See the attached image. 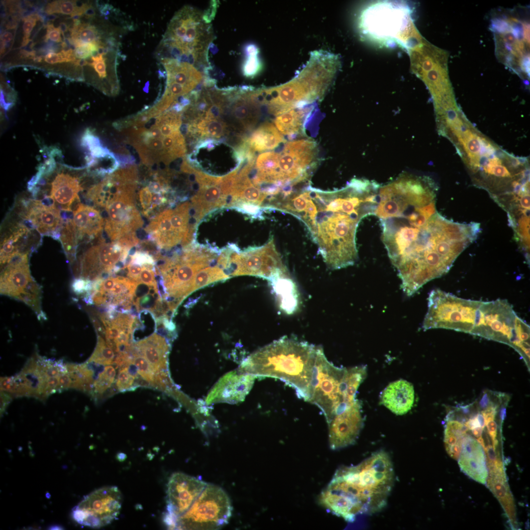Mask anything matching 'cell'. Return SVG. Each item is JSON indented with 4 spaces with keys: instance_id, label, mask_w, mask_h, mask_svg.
<instances>
[{
    "instance_id": "cell-1",
    "label": "cell",
    "mask_w": 530,
    "mask_h": 530,
    "mask_svg": "<svg viewBox=\"0 0 530 530\" xmlns=\"http://www.w3.org/2000/svg\"><path fill=\"white\" fill-rule=\"evenodd\" d=\"M379 187L374 181L358 179L333 191L309 186L285 200L278 210L301 220L327 266L340 269L358 260L357 229L363 218L374 214Z\"/></svg>"
},
{
    "instance_id": "cell-2",
    "label": "cell",
    "mask_w": 530,
    "mask_h": 530,
    "mask_svg": "<svg viewBox=\"0 0 530 530\" xmlns=\"http://www.w3.org/2000/svg\"><path fill=\"white\" fill-rule=\"evenodd\" d=\"M394 482L393 463L380 450L359 464L342 466L321 493L319 504L349 522L360 514H372L386 505Z\"/></svg>"
},
{
    "instance_id": "cell-3",
    "label": "cell",
    "mask_w": 530,
    "mask_h": 530,
    "mask_svg": "<svg viewBox=\"0 0 530 530\" xmlns=\"http://www.w3.org/2000/svg\"><path fill=\"white\" fill-rule=\"evenodd\" d=\"M321 346L282 337L255 351L238 370L256 376L279 379L307 401L313 369Z\"/></svg>"
},
{
    "instance_id": "cell-4",
    "label": "cell",
    "mask_w": 530,
    "mask_h": 530,
    "mask_svg": "<svg viewBox=\"0 0 530 530\" xmlns=\"http://www.w3.org/2000/svg\"><path fill=\"white\" fill-rule=\"evenodd\" d=\"M216 252L204 248L186 249L171 258H161L163 263L157 267L160 273L164 294L169 310L174 313L182 301L195 291L196 274L210 266L219 265ZM220 265V264H219Z\"/></svg>"
},
{
    "instance_id": "cell-5",
    "label": "cell",
    "mask_w": 530,
    "mask_h": 530,
    "mask_svg": "<svg viewBox=\"0 0 530 530\" xmlns=\"http://www.w3.org/2000/svg\"><path fill=\"white\" fill-rule=\"evenodd\" d=\"M481 302L433 290L428 297V310L422 328L424 330L444 328L472 334Z\"/></svg>"
},
{
    "instance_id": "cell-6",
    "label": "cell",
    "mask_w": 530,
    "mask_h": 530,
    "mask_svg": "<svg viewBox=\"0 0 530 530\" xmlns=\"http://www.w3.org/2000/svg\"><path fill=\"white\" fill-rule=\"evenodd\" d=\"M346 368L334 366L326 358L321 347L313 369L307 400L317 405L328 424L348 407L344 403L342 382Z\"/></svg>"
},
{
    "instance_id": "cell-7",
    "label": "cell",
    "mask_w": 530,
    "mask_h": 530,
    "mask_svg": "<svg viewBox=\"0 0 530 530\" xmlns=\"http://www.w3.org/2000/svg\"><path fill=\"white\" fill-rule=\"evenodd\" d=\"M137 180L122 181L111 201L105 207L104 230L112 241L136 236L143 220L137 207Z\"/></svg>"
},
{
    "instance_id": "cell-8",
    "label": "cell",
    "mask_w": 530,
    "mask_h": 530,
    "mask_svg": "<svg viewBox=\"0 0 530 530\" xmlns=\"http://www.w3.org/2000/svg\"><path fill=\"white\" fill-rule=\"evenodd\" d=\"M230 500L220 487L207 484L190 508L177 520L175 529L214 530L227 524L232 515Z\"/></svg>"
},
{
    "instance_id": "cell-9",
    "label": "cell",
    "mask_w": 530,
    "mask_h": 530,
    "mask_svg": "<svg viewBox=\"0 0 530 530\" xmlns=\"http://www.w3.org/2000/svg\"><path fill=\"white\" fill-rule=\"evenodd\" d=\"M497 56L518 73L529 72V26L514 17L493 20Z\"/></svg>"
},
{
    "instance_id": "cell-10",
    "label": "cell",
    "mask_w": 530,
    "mask_h": 530,
    "mask_svg": "<svg viewBox=\"0 0 530 530\" xmlns=\"http://www.w3.org/2000/svg\"><path fill=\"white\" fill-rule=\"evenodd\" d=\"M228 271L230 276H255L266 279L271 284L280 278L290 276L273 238L262 246L242 253L230 252Z\"/></svg>"
},
{
    "instance_id": "cell-11",
    "label": "cell",
    "mask_w": 530,
    "mask_h": 530,
    "mask_svg": "<svg viewBox=\"0 0 530 530\" xmlns=\"http://www.w3.org/2000/svg\"><path fill=\"white\" fill-rule=\"evenodd\" d=\"M410 8L395 2H381L367 8L361 19L365 34L378 40H398L411 24Z\"/></svg>"
},
{
    "instance_id": "cell-12",
    "label": "cell",
    "mask_w": 530,
    "mask_h": 530,
    "mask_svg": "<svg viewBox=\"0 0 530 530\" xmlns=\"http://www.w3.org/2000/svg\"><path fill=\"white\" fill-rule=\"evenodd\" d=\"M122 504V495L116 486L103 487L84 496L72 508L71 516L80 525L100 528L117 519Z\"/></svg>"
},
{
    "instance_id": "cell-13",
    "label": "cell",
    "mask_w": 530,
    "mask_h": 530,
    "mask_svg": "<svg viewBox=\"0 0 530 530\" xmlns=\"http://www.w3.org/2000/svg\"><path fill=\"white\" fill-rule=\"evenodd\" d=\"M519 318L505 299L481 301L472 334L511 344L523 343L517 337Z\"/></svg>"
},
{
    "instance_id": "cell-14",
    "label": "cell",
    "mask_w": 530,
    "mask_h": 530,
    "mask_svg": "<svg viewBox=\"0 0 530 530\" xmlns=\"http://www.w3.org/2000/svg\"><path fill=\"white\" fill-rule=\"evenodd\" d=\"M0 293L25 302L42 315L41 287L33 279L28 253H19L6 264L0 276Z\"/></svg>"
},
{
    "instance_id": "cell-15",
    "label": "cell",
    "mask_w": 530,
    "mask_h": 530,
    "mask_svg": "<svg viewBox=\"0 0 530 530\" xmlns=\"http://www.w3.org/2000/svg\"><path fill=\"white\" fill-rule=\"evenodd\" d=\"M130 249L118 241H102L89 248L80 262V275L90 281L102 279L105 275L120 270L124 266Z\"/></svg>"
},
{
    "instance_id": "cell-16",
    "label": "cell",
    "mask_w": 530,
    "mask_h": 530,
    "mask_svg": "<svg viewBox=\"0 0 530 530\" xmlns=\"http://www.w3.org/2000/svg\"><path fill=\"white\" fill-rule=\"evenodd\" d=\"M207 484L180 472L171 475L167 486V511L163 517L169 528L175 529L177 519L190 508Z\"/></svg>"
},
{
    "instance_id": "cell-17",
    "label": "cell",
    "mask_w": 530,
    "mask_h": 530,
    "mask_svg": "<svg viewBox=\"0 0 530 530\" xmlns=\"http://www.w3.org/2000/svg\"><path fill=\"white\" fill-rule=\"evenodd\" d=\"M72 168L55 163L51 181L34 177L29 183L32 187L45 186L44 190H49V196L61 210L71 212L73 204L80 201L79 194L82 190L80 178L70 172Z\"/></svg>"
},
{
    "instance_id": "cell-18",
    "label": "cell",
    "mask_w": 530,
    "mask_h": 530,
    "mask_svg": "<svg viewBox=\"0 0 530 530\" xmlns=\"http://www.w3.org/2000/svg\"><path fill=\"white\" fill-rule=\"evenodd\" d=\"M361 402L358 399L327 424L331 449L339 450L355 443L364 425Z\"/></svg>"
},
{
    "instance_id": "cell-19",
    "label": "cell",
    "mask_w": 530,
    "mask_h": 530,
    "mask_svg": "<svg viewBox=\"0 0 530 530\" xmlns=\"http://www.w3.org/2000/svg\"><path fill=\"white\" fill-rule=\"evenodd\" d=\"M22 217L30 228L42 235L59 239L63 218L53 201L46 196L44 199L24 200Z\"/></svg>"
},
{
    "instance_id": "cell-20",
    "label": "cell",
    "mask_w": 530,
    "mask_h": 530,
    "mask_svg": "<svg viewBox=\"0 0 530 530\" xmlns=\"http://www.w3.org/2000/svg\"><path fill=\"white\" fill-rule=\"evenodd\" d=\"M255 378V376L238 369L225 374L209 392L206 403L233 404L243 401L253 387Z\"/></svg>"
},
{
    "instance_id": "cell-21",
    "label": "cell",
    "mask_w": 530,
    "mask_h": 530,
    "mask_svg": "<svg viewBox=\"0 0 530 530\" xmlns=\"http://www.w3.org/2000/svg\"><path fill=\"white\" fill-rule=\"evenodd\" d=\"M415 392L413 385L404 379L390 383L382 392L380 402L398 415L407 413L413 407Z\"/></svg>"
},
{
    "instance_id": "cell-22",
    "label": "cell",
    "mask_w": 530,
    "mask_h": 530,
    "mask_svg": "<svg viewBox=\"0 0 530 530\" xmlns=\"http://www.w3.org/2000/svg\"><path fill=\"white\" fill-rule=\"evenodd\" d=\"M72 219L78 243L84 238L89 240L97 237L104 229V218L98 210L89 205L79 204Z\"/></svg>"
},
{
    "instance_id": "cell-23",
    "label": "cell",
    "mask_w": 530,
    "mask_h": 530,
    "mask_svg": "<svg viewBox=\"0 0 530 530\" xmlns=\"http://www.w3.org/2000/svg\"><path fill=\"white\" fill-rule=\"evenodd\" d=\"M136 352L143 355L156 372L165 371L167 369V356L169 346L163 336L154 333L137 342Z\"/></svg>"
},
{
    "instance_id": "cell-24",
    "label": "cell",
    "mask_w": 530,
    "mask_h": 530,
    "mask_svg": "<svg viewBox=\"0 0 530 530\" xmlns=\"http://www.w3.org/2000/svg\"><path fill=\"white\" fill-rule=\"evenodd\" d=\"M486 484L500 502L510 525L516 529L518 524L514 499L509 489L504 472H489Z\"/></svg>"
},
{
    "instance_id": "cell-25",
    "label": "cell",
    "mask_w": 530,
    "mask_h": 530,
    "mask_svg": "<svg viewBox=\"0 0 530 530\" xmlns=\"http://www.w3.org/2000/svg\"><path fill=\"white\" fill-rule=\"evenodd\" d=\"M162 63L166 70L167 81L180 84L189 91L193 90L202 80V75L200 71L189 63H181L170 59H163Z\"/></svg>"
},
{
    "instance_id": "cell-26",
    "label": "cell",
    "mask_w": 530,
    "mask_h": 530,
    "mask_svg": "<svg viewBox=\"0 0 530 530\" xmlns=\"http://www.w3.org/2000/svg\"><path fill=\"white\" fill-rule=\"evenodd\" d=\"M285 140L275 125L268 122L259 126L246 140L249 150L254 153L275 148Z\"/></svg>"
},
{
    "instance_id": "cell-27",
    "label": "cell",
    "mask_w": 530,
    "mask_h": 530,
    "mask_svg": "<svg viewBox=\"0 0 530 530\" xmlns=\"http://www.w3.org/2000/svg\"><path fill=\"white\" fill-rule=\"evenodd\" d=\"M312 107L306 106L296 107L276 117L274 124L283 135L292 136L301 132Z\"/></svg>"
},
{
    "instance_id": "cell-28",
    "label": "cell",
    "mask_w": 530,
    "mask_h": 530,
    "mask_svg": "<svg viewBox=\"0 0 530 530\" xmlns=\"http://www.w3.org/2000/svg\"><path fill=\"white\" fill-rule=\"evenodd\" d=\"M459 456L458 463L462 472L474 480L486 484L488 471L482 448L468 453H461Z\"/></svg>"
},
{
    "instance_id": "cell-29",
    "label": "cell",
    "mask_w": 530,
    "mask_h": 530,
    "mask_svg": "<svg viewBox=\"0 0 530 530\" xmlns=\"http://www.w3.org/2000/svg\"><path fill=\"white\" fill-rule=\"evenodd\" d=\"M271 285L280 308L288 314L294 313L298 306V293L291 276L280 278Z\"/></svg>"
},
{
    "instance_id": "cell-30",
    "label": "cell",
    "mask_w": 530,
    "mask_h": 530,
    "mask_svg": "<svg viewBox=\"0 0 530 530\" xmlns=\"http://www.w3.org/2000/svg\"><path fill=\"white\" fill-rule=\"evenodd\" d=\"M29 231L26 225H20L2 240L0 249L1 265H6L15 255L23 253L20 249Z\"/></svg>"
},
{
    "instance_id": "cell-31",
    "label": "cell",
    "mask_w": 530,
    "mask_h": 530,
    "mask_svg": "<svg viewBox=\"0 0 530 530\" xmlns=\"http://www.w3.org/2000/svg\"><path fill=\"white\" fill-rule=\"evenodd\" d=\"M367 371V367L363 365L346 368L343 378V386L344 400L347 405H351L356 400L357 391L366 377Z\"/></svg>"
},
{
    "instance_id": "cell-32",
    "label": "cell",
    "mask_w": 530,
    "mask_h": 530,
    "mask_svg": "<svg viewBox=\"0 0 530 530\" xmlns=\"http://www.w3.org/2000/svg\"><path fill=\"white\" fill-rule=\"evenodd\" d=\"M73 28L71 29V39L69 38V43L76 48L82 44H95L100 45V42L98 32L96 27L88 24H80L79 21L75 20Z\"/></svg>"
},
{
    "instance_id": "cell-33",
    "label": "cell",
    "mask_w": 530,
    "mask_h": 530,
    "mask_svg": "<svg viewBox=\"0 0 530 530\" xmlns=\"http://www.w3.org/2000/svg\"><path fill=\"white\" fill-rule=\"evenodd\" d=\"M62 224L60 230L59 240L62 243L66 255L70 263L76 258L77 244L78 243L76 229L73 219L62 218Z\"/></svg>"
},
{
    "instance_id": "cell-34",
    "label": "cell",
    "mask_w": 530,
    "mask_h": 530,
    "mask_svg": "<svg viewBox=\"0 0 530 530\" xmlns=\"http://www.w3.org/2000/svg\"><path fill=\"white\" fill-rule=\"evenodd\" d=\"M245 58L241 65V71L244 77L253 78L261 71L262 63L259 56V50L253 44H247L243 50Z\"/></svg>"
},
{
    "instance_id": "cell-35",
    "label": "cell",
    "mask_w": 530,
    "mask_h": 530,
    "mask_svg": "<svg viewBox=\"0 0 530 530\" xmlns=\"http://www.w3.org/2000/svg\"><path fill=\"white\" fill-rule=\"evenodd\" d=\"M87 7V3L78 6L76 1L74 0H55L46 5L45 12L48 14L61 13L71 15L74 17L84 14Z\"/></svg>"
},
{
    "instance_id": "cell-36",
    "label": "cell",
    "mask_w": 530,
    "mask_h": 530,
    "mask_svg": "<svg viewBox=\"0 0 530 530\" xmlns=\"http://www.w3.org/2000/svg\"><path fill=\"white\" fill-rule=\"evenodd\" d=\"M114 352L104 339L99 336L95 349L88 360V363H94L102 365H109L113 363Z\"/></svg>"
},
{
    "instance_id": "cell-37",
    "label": "cell",
    "mask_w": 530,
    "mask_h": 530,
    "mask_svg": "<svg viewBox=\"0 0 530 530\" xmlns=\"http://www.w3.org/2000/svg\"><path fill=\"white\" fill-rule=\"evenodd\" d=\"M115 375L116 371L113 367L110 365L106 366L93 383L95 392L98 394L105 392L112 384Z\"/></svg>"
},
{
    "instance_id": "cell-38",
    "label": "cell",
    "mask_w": 530,
    "mask_h": 530,
    "mask_svg": "<svg viewBox=\"0 0 530 530\" xmlns=\"http://www.w3.org/2000/svg\"><path fill=\"white\" fill-rule=\"evenodd\" d=\"M132 363L135 366L137 372L146 381L153 384L156 371L147 360L142 355L135 354L132 358Z\"/></svg>"
},
{
    "instance_id": "cell-39",
    "label": "cell",
    "mask_w": 530,
    "mask_h": 530,
    "mask_svg": "<svg viewBox=\"0 0 530 530\" xmlns=\"http://www.w3.org/2000/svg\"><path fill=\"white\" fill-rule=\"evenodd\" d=\"M135 375L130 371L129 366L121 368L116 380V386L121 392L132 390Z\"/></svg>"
},
{
    "instance_id": "cell-40",
    "label": "cell",
    "mask_w": 530,
    "mask_h": 530,
    "mask_svg": "<svg viewBox=\"0 0 530 530\" xmlns=\"http://www.w3.org/2000/svg\"><path fill=\"white\" fill-rule=\"evenodd\" d=\"M23 20L24 21L23 26L24 37L22 46L24 47L29 43L30 33L36 25V21L41 20V17L37 14H32L24 18Z\"/></svg>"
},
{
    "instance_id": "cell-41",
    "label": "cell",
    "mask_w": 530,
    "mask_h": 530,
    "mask_svg": "<svg viewBox=\"0 0 530 530\" xmlns=\"http://www.w3.org/2000/svg\"><path fill=\"white\" fill-rule=\"evenodd\" d=\"M103 55L98 53L97 55L92 56V62L89 63V65L93 67L101 78H105L106 76V67Z\"/></svg>"
},
{
    "instance_id": "cell-42",
    "label": "cell",
    "mask_w": 530,
    "mask_h": 530,
    "mask_svg": "<svg viewBox=\"0 0 530 530\" xmlns=\"http://www.w3.org/2000/svg\"><path fill=\"white\" fill-rule=\"evenodd\" d=\"M92 286L91 281L82 277H77L72 283V288L74 292L80 294L90 291Z\"/></svg>"
},
{
    "instance_id": "cell-43",
    "label": "cell",
    "mask_w": 530,
    "mask_h": 530,
    "mask_svg": "<svg viewBox=\"0 0 530 530\" xmlns=\"http://www.w3.org/2000/svg\"><path fill=\"white\" fill-rule=\"evenodd\" d=\"M0 389L16 395L17 391V384L14 377H2L0 378Z\"/></svg>"
},
{
    "instance_id": "cell-44",
    "label": "cell",
    "mask_w": 530,
    "mask_h": 530,
    "mask_svg": "<svg viewBox=\"0 0 530 530\" xmlns=\"http://www.w3.org/2000/svg\"><path fill=\"white\" fill-rule=\"evenodd\" d=\"M61 32H62L59 27H55L52 24L48 25L45 36V41L50 39L55 42H61Z\"/></svg>"
},
{
    "instance_id": "cell-45",
    "label": "cell",
    "mask_w": 530,
    "mask_h": 530,
    "mask_svg": "<svg viewBox=\"0 0 530 530\" xmlns=\"http://www.w3.org/2000/svg\"><path fill=\"white\" fill-rule=\"evenodd\" d=\"M485 425L487 427L488 434L492 441V446L494 450L498 444V441L496 439L497 434V424L494 420L487 422Z\"/></svg>"
},
{
    "instance_id": "cell-46",
    "label": "cell",
    "mask_w": 530,
    "mask_h": 530,
    "mask_svg": "<svg viewBox=\"0 0 530 530\" xmlns=\"http://www.w3.org/2000/svg\"><path fill=\"white\" fill-rule=\"evenodd\" d=\"M45 61L50 64L66 62L65 57L62 51L59 53H48L45 56Z\"/></svg>"
},
{
    "instance_id": "cell-47",
    "label": "cell",
    "mask_w": 530,
    "mask_h": 530,
    "mask_svg": "<svg viewBox=\"0 0 530 530\" xmlns=\"http://www.w3.org/2000/svg\"><path fill=\"white\" fill-rule=\"evenodd\" d=\"M217 3L215 0L212 1L210 7L202 15L203 19L205 23L208 24L211 22L214 17L216 8L218 6Z\"/></svg>"
},
{
    "instance_id": "cell-48",
    "label": "cell",
    "mask_w": 530,
    "mask_h": 530,
    "mask_svg": "<svg viewBox=\"0 0 530 530\" xmlns=\"http://www.w3.org/2000/svg\"><path fill=\"white\" fill-rule=\"evenodd\" d=\"M58 379L61 390L71 388L72 381L68 372L61 374L58 377Z\"/></svg>"
},
{
    "instance_id": "cell-49",
    "label": "cell",
    "mask_w": 530,
    "mask_h": 530,
    "mask_svg": "<svg viewBox=\"0 0 530 530\" xmlns=\"http://www.w3.org/2000/svg\"><path fill=\"white\" fill-rule=\"evenodd\" d=\"M497 414V407L495 406L490 405L481 411V414L484 417L485 424L490 421L494 420Z\"/></svg>"
},
{
    "instance_id": "cell-50",
    "label": "cell",
    "mask_w": 530,
    "mask_h": 530,
    "mask_svg": "<svg viewBox=\"0 0 530 530\" xmlns=\"http://www.w3.org/2000/svg\"><path fill=\"white\" fill-rule=\"evenodd\" d=\"M461 446L462 444H457L445 448L447 452L451 457L458 460L461 451Z\"/></svg>"
},
{
    "instance_id": "cell-51",
    "label": "cell",
    "mask_w": 530,
    "mask_h": 530,
    "mask_svg": "<svg viewBox=\"0 0 530 530\" xmlns=\"http://www.w3.org/2000/svg\"><path fill=\"white\" fill-rule=\"evenodd\" d=\"M11 397L3 391L0 392V414H3L6 407L11 401Z\"/></svg>"
},
{
    "instance_id": "cell-52",
    "label": "cell",
    "mask_w": 530,
    "mask_h": 530,
    "mask_svg": "<svg viewBox=\"0 0 530 530\" xmlns=\"http://www.w3.org/2000/svg\"><path fill=\"white\" fill-rule=\"evenodd\" d=\"M13 39L12 34L8 31H5L2 34L0 37L1 41V53H3L5 47V45Z\"/></svg>"
},
{
    "instance_id": "cell-53",
    "label": "cell",
    "mask_w": 530,
    "mask_h": 530,
    "mask_svg": "<svg viewBox=\"0 0 530 530\" xmlns=\"http://www.w3.org/2000/svg\"><path fill=\"white\" fill-rule=\"evenodd\" d=\"M465 425L468 430H472L475 427L480 426L476 416L470 418L468 421L466 422Z\"/></svg>"
},
{
    "instance_id": "cell-54",
    "label": "cell",
    "mask_w": 530,
    "mask_h": 530,
    "mask_svg": "<svg viewBox=\"0 0 530 530\" xmlns=\"http://www.w3.org/2000/svg\"><path fill=\"white\" fill-rule=\"evenodd\" d=\"M520 203L522 208L526 209H530V195L529 193L524 194L520 199Z\"/></svg>"
},
{
    "instance_id": "cell-55",
    "label": "cell",
    "mask_w": 530,
    "mask_h": 530,
    "mask_svg": "<svg viewBox=\"0 0 530 530\" xmlns=\"http://www.w3.org/2000/svg\"><path fill=\"white\" fill-rule=\"evenodd\" d=\"M489 402L490 398L488 394L484 393L479 402L480 407L484 409L489 406Z\"/></svg>"
},
{
    "instance_id": "cell-56",
    "label": "cell",
    "mask_w": 530,
    "mask_h": 530,
    "mask_svg": "<svg viewBox=\"0 0 530 530\" xmlns=\"http://www.w3.org/2000/svg\"><path fill=\"white\" fill-rule=\"evenodd\" d=\"M483 429L480 426H478L473 429L472 430L473 435L477 438L481 437Z\"/></svg>"
},
{
    "instance_id": "cell-57",
    "label": "cell",
    "mask_w": 530,
    "mask_h": 530,
    "mask_svg": "<svg viewBox=\"0 0 530 530\" xmlns=\"http://www.w3.org/2000/svg\"><path fill=\"white\" fill-rule=\"evenodd\" d=\"M84 14L87 17H93L95 15V12L94 8L91 5L89 4L88 7H87V8L85 10Z\"/></svg>"
},
{
    "instance_id": "cell-58",
    "label": "cell",
    "mask_w": 530,
    "mask_h": 530,
    "mask_svg": "<svg viewBox=\"0 0 530 530\" xmlns=\"http://www.w3.org/2000/svg\"><path fill=\"white\" fill-rule=\"evenodd\" d=\"M480 426L483 429L485 426V420L481 413H478L476 416Z\"/></svg>"
},
{
    "instance_id": "cell-59",
    "label": "cell",
    "mask_w": 530,
    "mask_h": 530,
    "mask_svg": "<svg viewBox=\"0 0 530 530\" xmlns=\"http://www.w3.org/2000/svg\"><path fill=\"white\" fill-rule=\"evenodd\" d=\"M500 418L502 421H504L506 416V410L505 407H503L500 410Z\"/></svg>"
},
{
    "instance_id": "cell-60",
    "label": "cell",
    "mask_w": 530,
    "mask_h": 530,
    "mask_svg": "<svg viewBox=\"0 0 530 530\" xmlns=\"http://www.w3.org/2000/svg\"><path fill=\"white\" fill-rule=\"evenodd\" d=\"M59 27L61 30L63 35L64 36V32H66L68 29L67 26L64 23H61Z\"/></svg>"
},
{
    "instance_id": "cell-61",
    "label": "cell",
    "mask_w": 530,
    "mask_h": 530,
    "mask_svg": "<svg viewBox=\"0 0 530 530\" xmlns=\"http://www.w3.org/2000/svg\"><path fill=\"white\" fill-rule=\"evenodd\" d=\"M462 411L464 414H468L469 413L470 410L468 406H464L461 407Z\"/></svg>"
},
{
    "instance_id": "cell-62",
    "label": "cell",
    "mask_w": 530,
    "mask_h": 530,
    "mask_svg": "<svg viewBox=\"0 0 530 530\" xmlns=\"http://www.w3.org/2000/svg\"><path fill=\"white\" fill-rule=\"evenodd\" d=\"M62 528H63L60 526L53 525V526H52L50 527L49 529H50V530H60V529L62 530V529H63Z\"/></svg>"
}]
</instances>
